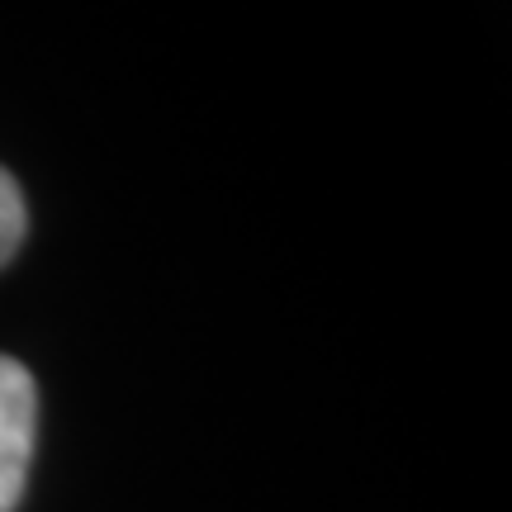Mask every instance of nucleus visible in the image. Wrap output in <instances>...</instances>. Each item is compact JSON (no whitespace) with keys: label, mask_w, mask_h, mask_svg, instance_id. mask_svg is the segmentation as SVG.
<instances>
[{"label":"nucleus","mask_w":512,"mask_h":512,"mask_svg":"<svg viewBox=\"0 0 512 512\" xmlns=\"http://www.w3.org/2000/svg\"><path fill=\"white\" fill-rule=\"evenodd\" d=\"M24 233H29V209H24V190L19 181L0 166V271L15 261V252L24 247Z\"/></svg>","instance_id":"f03ea898"},{"label":"nucleus","mask_w":512,"mask_h":512,"mask_svg":"<svg viewBox=\"0 0 512 512\" xmlns=\"http://www.w3.org/2000/svg\"><path fill=\"white\" fill-rule=\"evenodd\" d=\"M38 437V384L15 356H0V512L24 498L29 460Z\"/></svg>","instance_id":"f257e3e1"}]
</instances>
